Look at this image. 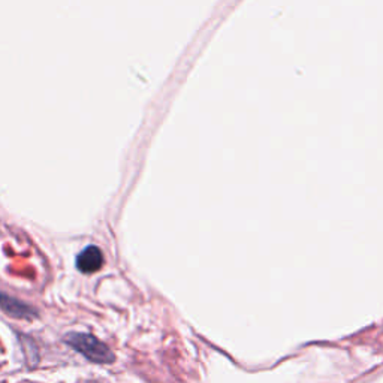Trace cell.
<instances>
[{"instance_id": "6da1fadb", "label": "cell", "mask_w": 383, "mask_h": 383, "mask_svg": "<svg viewBox=\"0 0 383 383\" xmlns=\"http://www.w3.org/2000/svg\"><path fill=\"white\" fill-rule=\"evenodd\" d=\"M65 343L90 362H95V364L107 366L116 361V356H114L111 349L93 334L68 333L65 336Z\"/></svg>"}, {"instance_id": "3957f363", "label": "cell", "mask_w": 383, "mask_h": 383, "mask_svg": "<svg viewBox=\"0 0 383 383\" xmlns=\"http://www.w3.org/2000/svg\"><path fill=\"white\" fill-rule=\"evenodd\" d=\"M75 266L81 274L98 273L103 266L102 250L98 246H87L84 250L78 253Z\"/></svg>"}, {"instance_id": "7a4b0ae2", "label": "cell", "mask_w": 383, "mask_h": 383, "mask_svg": "<svg viewBox=\"0 0 383 383\" xmlns=\"http://www.w3.org/2000/svg\"><path fill=\"white\" fill-rule=\"evenodd\" d=\"M0 308L8 316L14 319H35L38 317V310L30 304L22 301L15 296L0 292Z\"/></svg>"}]
</instances>
